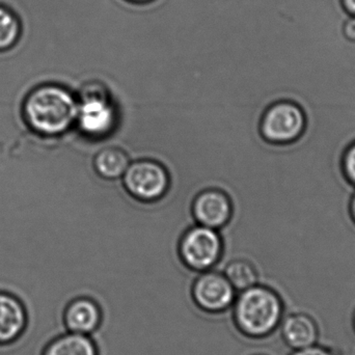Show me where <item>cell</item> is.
<instances>
[{"label":"cell","instance_id":"cell-1","mask_svg":"<svg viewBox=\"0 0 355 355\" xmlns=\"http://www.w3.org/2000/svg\"><path fill=\"white\" fill-rule=\"evenodd\" d=\"M77 108V96L70 89L56 83H45L27 94L22 116L35 135L58 137L76 125Z\"/></svg>","mask_w":355,"mask_h":355},{"label":"cell","instance_id":"cell-2","mask_svg":"<svg viewBox=\"0 0 355 355\" xmlns=\"http://www.w3.org/2000/svg\"><path fill=\"white\" fill-rule=\"evenodd\" d=\"M233 306L236 327L252 339L272 335L284 318L281 296L271 288L258 284L241 291Z\"/></svg>","mask_w":355,"mask_h":355},{"label":"cell","instance_id":"cell-3","mask_svg":"<svg viewBox=\"0 0 355 355\" xmlns=\"http://www.w3.org/2000/svg\"><path fill=\"white\" fill-rule=\"evenodd\" d=\"M77 96L76 125L85 137L102 139L107 137L116 124V106L104 83H85Z\"/></svg>","mask_w":355,"mask_h":355},{"label":"cell","instance_id":"cell-4","mask_svg":"<svg viewBox=\"0 0 355 355\" xmlns=\"http://www.w3.org/2000/svg\"><path fill=\"white\" fill-rule=\"evenodd\" d=\"M306 128V116L298 104L279 101L269 106L260 121V133L267 143L289 145L298 141Z\"/></svg>","mask_w":355,"mask_h":355},{"label":"cell","instance_id":"cell-5","mask_svg":"<svg viewBox=\"0 0 355 355\" xmlns=\"http://www.w3.org/2000/svg\"><path fill=\"white\" fill-rule=\"evenodd\" d=\"M223 250V240L216 230L204 225L189 227L180 240V258L194 271L204 272L215 266Z\"/></svg>","mask_w":355,"mask_h":355},{"label":"cell","instance_id":"cell-6","mask_svg":"<svg viewBox=\"0 0 355 355\" xmlns=\"http://www.w3.org/2000/svg\"><path fill=\"white\" fill-rule=\"evenodd\" d=\"M123 182L133 198L145 202L159 200L170 187V176L166 168L151 159L137 160L129 164Z\"/></svg>","mask_w":355,"mask_h":355},{"label":"cell","instance_id":"cell-7","mask_svg":"<svg viewBox=\"0 0 355 355\" xmlns=\"http://www.w3.org/2000/svg\"><path fill=\"white\" fill-rule=\"evenodd\" d=\"M236 290L225 275L214 271H204L192 285L194 304L205 312H225L233 306Z\"/></svg>","mask_w":355,"mask_h":355},{"label":"cell","instance_id":"cell-8","mask_svg":"<svg viewBox=\"0 0 355 355\" xmlns=\"http://www.w3.org/2000/svg\"><path fill=\"white\" fill-rule=\"evenodd\" d=\"M192 214L198 225L218 230L229 223L233 214V205L225 191L211 188L196 196L192 202Z\"/></svg>","mask_w":355,"mask_h":355},{"label":"cell","instance_id":"cell-9","mask_svg":"<svg viewBox=\"0 0 355 355\" xmlns=\"http://www.w3.org/2000/svg\"><path fill=\"white\" fill-rule=\"evenodd\" d=\"M281 335L284 343L292 350L304 349L318 344V323L306 313H294L282 320Z\"/></svg>","mask_w":355,"mask_h":355},{"label":"cell","instance_id":"cell-10","mask_svg":"<svg viewBox=\"0 0 355 355\" xmlns=\"http://www.w3.org/2000/svg\"><path fill=\"white\" fill-rule=\"evenodd\" d=\"M101 322V308L92 298H76L64 310V323L70 333L89 336L99 329Z\"/></svg>","mask_w":355,"mask_h":355},{"label":"cell","instance_id":"cell-11","mask_svg":"<svg viewBox=\"0 0 355 355\" xmlns=\"http://www.w3.org/2000/svg\"><path fill=\"white\" fill-rule=\"evenodd\" d=\"M27 327L24 304L12 294L0 292V345L17 341Z\"/></svg>","mask_w":355,"mask_h":355},{"label":"cell","instance_id":"cell-12","mask_svg":"<svg viewBox=\"0 0 355 355\" xmlns=\"http://www.w3.org/2000/svg\"><path fill=\"white\" fill-rule=\"evenodd\" d=\"M42 355H99V352L89 336L69 331L49 342Z\"/></svg>","mask_w":355,"mask_h":355},{"label":"cell","instance_id":"cell-13","mask_svg":"<svg viewBox=\"0 0 355 355\" xmlns=\"http://www.w3.org/2000/svg\"><path fill=\"white\" fill-rule=\"evenodd\" d=\"M129 164L128 155L120 148H105L98 152L94 159L96 172L106 180H116L124 176Z\"/></svg>","mask_w":355,"mask_h":355},{"label":"cell","instance_id":"cell-14","mask_svg":"<svg viewBox=\"0 0 355 355\" xmlns=\"http://www.w3.org/2000/svg\"><path fill=\"white\" fill-rule=\"evenodd\" d=\"M225 275L236 291H244L258 284V271L254 264L245 259L231 261L225 267Z\"/></svg>","mask_w":355,"mask_h":355},{"label":"cell","instance_id":"cell-15","mask_svg":"<svg viewBox=\"0 0 355 355\" xmlns=\"http://www.w3.org/2000/svg\"><path fill=\"white\" fill-rule=\"evenodd\" d=\"M22 25L20 19L6 6H0V52L8 51L20 40Z\"/></svg>","mask_w":355,"mask_h":355},{"label":"cell","instance_id":"cell-16","mask_svg":"<svg viewBox=\"0 0 355 355\" xmlns=\"http://www.w3.org/2000/svg\"><path fill=\"white\" fill-rule=\"evenodd\" d=\"M343 173L348 181L355 186V141L346 150L342 160Z\"/></svg>","mask_w":355,"mask_h":355},{"label":"cell","instance_id":"cell-17","mask_svg":"<svg viewBox=\"0 0 355 355\" xmlns=\"http://www.w3.org/2000/svg\"><path fill=\"white\" fill-rule=\"evenodd\" d=\"M289 355H340L333 348L327 347V346L316 345L311 347L304 348V349L292 350Z\"/></svg>","mask_w":355,"mask_h":355},{"label":"cell","instance_id":"cell-18","mask_svg":"<svg viewBox=\"0 0 355 355\" xmlns=\"http://www.w3.org/2000/svg\"><path fill=\"white\" fill-rule=\"evenodd\" d=\"M343 33L346 39L355 42V16L348 19L343 26Z\"/></svg>","mask_w":355,"mask_h":355},{"label":"cell","instance_id":"cell-19","mask_svg":"<svg viewBox=\"0 0 355 355\" xmlns=\"http://www.w3.org/2000/svg\"><path fill=\"white\" fill-rule=\"evenodd\" d=\"M344 8L350 12L352 16H355V0H342Z\"/></svg>","mask_w":355,"mask_h":355},{"label":"cell","instance_id":"cell-20","mask_svg":"<svg viewBox=\"0 0 355 355\" xmlns=\"http://www.w3.org/2000/svg\"><path fill=\"white\" fill-rule=\"evenodd\" d=\"M124 1L135 4V6H147V4L152 3L155 0H124Z\"/></svg>","mask_w":355,"mask_h":355},{"label":"cell","instance_id":"cell-21","mask_svg":"<svg viewBox=\"0 0 355 355\" xmlns=\"http://www.w3.org/2000/svg\"><path fill=\"white\" fill-rule=\"evenodd\" d=\"M349 211L352 221L355 223V193L352 196V200H350Z\"/></svg>","mask_w":355,"mask_h":355},{"label":"cell","instance_id":"cell-22","mask_svg":"<svg viewBox=\"0 0 355 355\" xmlns=\"http://www.w3.org/2000/svg\"><path fill=\"white\" fill-rule=\"evenodd\" d=\"M352 325H354V331H355V311H354V318H352Z\"/></svg>","mask_w":355,"mask_h":355}]
</instances>
